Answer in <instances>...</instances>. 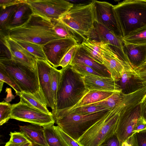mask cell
<instances>
[{"label":"cell","mask_w":146,"mask_h":146,"mask_svg":"<svg viewBox=\"0 0 146 146\" xmlns=\"http://www.w3.org/2000/svg\"><path fill=\"white\" fill-rule=\"evenodd\" d=\"M62 72L52 115L63 112L75 106L89 91L82 78L69 64L61 69Z\"/></svg>","instance_id":"cell-1"},{"label":"cell","mask_w":146,"mask_h":146,"mask_svg":"<svg viewBox=\"0 0 146 146\" xmlns=\"http://www.w3.org/2000/svg\"><path fill=\"white\" fill-rule=\"evenodd\" d=\"M7 31L6 35L16 42H30L42 46L62 38L56 34L51 21L33 13L23 24Z\"/></svg>","instance_id":"cell-2"},{"label":"cell","mask_w":146,"mask_h":146,"mask_svg":"<svg viewBox=\"0 0 146 146\" xmlns=\"http://www.w3.org/2000/svg\"><path fill=\"white\" fill-rule=\"evenodd\" d=\"M58 20L66 26L78 44L81 43L87 40L94 26L95 21L92 0L88 3L74 4Z\"/></svg>","instance_id":"cell-3"},{"label":"cell","mask_w":146,"mask_h":146,"mask_svg":"<svg viewBox=\"0 0 146 146\" xmlns=\"http://www.w3.org/2000/svg\"><path fill=\"white\" fill-rule=\"evenodd\" d=\"M129 98L128 95H125L121 103L111 109L80 138L78 143L82 146H101L112 136L115 132L120 112Z\"/></svg>","instance_id":"cell-4"},{"label":"cell","mask_w":146,"mask_h":146,"mask_svg":"<svg viewBox=\"0 0 146 146\" xmlns=\"http://www.w3.org/2000/svg\"><path fill=\"white\" fill-rule=\"evenodd\" d=\"M0 65L22 92L32 94L46 106L40 90L37 68L34 69L12 59L0 58Z\"/></svg>","instance_id":"cell-5"},{"label":"cell","mask_w":146,"mask_h":146,"mask_svg":"<svg viewBox=\"0 0 146 146\" xmlns=\"http://www.w3.org/2000/svg\"><path fill=\"white\" fill-rule=\"evenodd\" d=\"M123 38L146 26V0H126L113 5Z\"/></svg>","instance_id":"cell-6"},{"label":"cell","mask_w":146,"mask_h":146,"mask_svg":"<svg viewBox=\"0 0 146 146\" xmlns=\"http://www.w3.org/2000/svg\"><path fill=\"white\" fill-rule=\"evenodd\" d=\"M111 109L87 115L67 114L54 118L60 129L78 142L80 138L88 130L108 114Z\"/></svg>","instance_id":"cell-7"},{"label":"cell","mask_w":146,"mask_h":146,"mask_svg":"<svg viewBox=\"0 0 146 146\" xmlns=\"http://www.w3.org/2000/svg\"><path fill=\"white\" fill-rule=\"evenodd\" d=\"M26 3L33 14L51 22L59 20L74 5L64 0H29Z\"/></svg>","instance_id":"cell-8"},{"label":"cell","mask_w":146,"mask_h":146,"mask_svg":"<svg viewBox=\"0 0 146 146\" xmlns=\"http://www.w3.org/2000/svg\"><path fill=\"white\" fill-rule=\"evenodd\" d=\"M11 118L43 127L55 122L52 114L44 113L20 100L12 105Z\"/></svg>","instance_id":"cell-9"},{"label":"cell","mask_w":146,"mask_h":146,"mask_svg":"<svg viewBox=\"0 0 146 146\" xmlns=\"http://www.w3.org/2000/svg\"><path fill=\"white\" fill-rule=\"evenodd\" d=\"M87 40L107 44L115 52L120 59L129 63L124 52L123 37L117 35L103 25L95 21Z\"/></svg>","instance_id":"cell-10"},{"label":"cell","mask_w":146,"mask_h":146,"mask_svg":"<svg viewBox=\"0 0 146 146\" xmlns=\"http://www.w3.org/2000/svg\"><path fill=\"white\" fill-rule=\"evenodd\" d=\"M97 43L101 51L103 64L116 82L119 80L124 72L134 70L129 64L120 59L108 44L102 42H97Z\"/></svg>","instance_id":"cell-11"},{"label":"cell","mask_w":146,"mask_h":146,"mask_svg":"<svg viewBox=\"0 0 146 146\" xmlns=\"http://www.w3.org/2000/svg\"><path fill=\"white\" fill-rule=\"evenodd\" d=\"M92 1L95 21L104 26L117 35L123 37L113 9V5L106 1Z\"/></svg>","instance_id":"cell-12"},{"label":"cell","mask_w":146,"mask_h":146,"mask_svg":"<svg viewBox=\"0 0 146 146\" xmlns=\"http://www.w3.org/2000/svg\"><path fill=\"white\" fill-rule=\"evenodd\" d=\"M78 44V41L73 38H65L52 41L42 47L47 61L56 68L68 51Z\"/></svg>","instance_id":"cell-13"},{"label":"cell","mask_w":146,"mask_h":146,"mask_svg":"<svg viewBox=\"0 0 146 146\" xmlns=\"http://www.w3.org/2000/svg\"><path fill=\"white\" fill-rule=\"evenodd\" d=\"M36 67L41 92L47 107L53 111L55 105L52 93L50 78L52 66L46 60L36 59Z\"/></svg>","instance_id":"cell-14"},{"label":"cell","mask_w":146,"mask_h":146,"mask_svg":"<svg viewBox=\"0 0 146 146\" xmlns=\"http://www.w3.org/2000/svg\"><path fill=\"white\" fill-rule=\"evenodd\" d=\"M2 42L8 50L11 59L34 69H37L36 58L16 41L2 35Z\"/></svg>","instance_id":"cell-15"},{"label":"cell","mask_w":146,"mask_h":146,"mask_svg":"<svg viewBox=\"0 0 146 146\" xmlns=\"http://www.w3.org/2000/svg\"><path fill=\"white\" fill-rule=\"evenodd\" d=\"M82 78L86 88L89 90L121 92L120 86L111 77L89 75L83 76Z\"/></svg>","instance_id":"cell-16"},{"label":"cell","mask_w":146,"mask_h":146,"mask_svg":"<svg viewBox=\"0 0 146 146\" xmlns=\"http://www.w3.org/2000/svg\"><path fill=\"white\" fill-rule=\"evenodd\" d=\"M78 63L84 64L91 67L104 77H111L110 72L105 66L90 57L81 44H79L69 65Z\"/></svg>","instance_id":"cell-17"},{"label":"cell","mask_w":146,"mask_h":146,"mask_svg":"<svg viewBox=\"0 0 146 146\" xmlns=\"http://www.w3.org/2000/svg\"><path fill=\"white\" fill-rule=\"evenodd\" d=\"M123 48L129 62L134 70L145 63L146 44L136 45L123 42Z\"/></svg>","instance_id":"cell-18"},{"label":"cell","mask_w":146,"mask_h":146,"mask_svg":"<svg viewBox=\"0 0 146 146\" xmlns=\"http://www.w3.org/2000/svg\"><path fill=\"white\" fill-rule=\"evenodd\" d=\"M117 82L120 87L122 93L125 94H131L146 86L134 70L124 72Z\"/></svg>","instance_id":"cell-19"},{"label":"cell","mask_w":146,"mask_h":146,"mask_svg":"<svg viewBox=\"0 0 146 146\" xmlns=\"http://www.w3.org/2000/svg\"><path fill=\"white\" fill-rule=\"evenodd\" d=\"M20 129L33 145L48 146L45 139L43 126L31 124L20 126Z\"/></svg>","instance_id":"cell-20"},{"label":"cell","mask_w":146,"mask_h":146,"mask_svg":"<svg viewBox=\"0 0 146 146\" xmlns=\"http://www.w3.org/2000/svg\"><path fill=\"white\" fill-rule=\"evenodd\" d=\"M32 14L31 9L26 2L19 4L4 30H7L21 25Z\"/></svg>","instance_id":"cell-21"},{"label":"cell","mask_w":146,"mask_h":146,"mask_svg":"<svg viewBox=\"0 0 146 146\" xmlns=\"http://www.w3.org/2000/svg\"><path fill=\"white\" fill-rule=\"evenodd\" d=\"M114 92L95 90H90L75 106L67 110L101 101L107 98Z\"/></svg>","instance_id":"cell-22"},{"label":"cell","mask_w":146,"mask_h":146,"mask_svg":"<svg viewBox=\"0 0 146 146\" xmlns=\"http://www.w3.org/2000/svg\"><path fill=\"white\" fill-rule=\"evenodd\" d=\"M43 127L45 139L48 146H68L57 132L53 124Z\"/></svg>","instance_id":"cell-23"},{"label":"cell","mask_w":146,"mask_h":146,"mask_svg":"<svg viewBox=\"0 0 146 146\" xmlns=\"http://www.w3.org/2000/svg\"><path fill=\"white\" fill-rule=\"evenodd\" d=\"M123 42L136 45L146 44V26L135 30L123 38Z\"/></svg>","instance_id":"cell-24"},{"label":"cell","mask_w":146,"mask_h":146,"mask_svg":"<svg viewBox=\"0 0 146 146\" xmlns=\"http://www.w3.org/2000/svg\"><path fill=\"white\" fill-rule=\"evenodd\" d=\"M20 98V101L28 106L46 113L52 114L48 110L47 106L42 104L31 94L21 92L17 94Z\"/></svg>","instance_id":"cell-25"},{"label":"cell","mask_w":146,"mask_h":146,"mask_svg":"<svg viewBox=\"0 0 146 146\" xmlns=\"http://www.w3.org/2000/svg\"><path fill=\"white\" fill-rule=\"evenodd\" d=\"M108 109L97 106L93 104L80 106L63 112L53 115V117L67 114L87 115Z\"/></svg>","instance_id":"cell-26"},{"label":"cell","mask_w":146,"mask_h":146,"mask_svg":"<svg viewBox=\"0 0 146 146\" xmlns=\"http://www.w3.org/2000/svg\"><path fill=\"white\" fill-rule=\"evenodd\" d=\"M80 44L90 57L97 62L103 64L101 51L97 42L87 40Z\"/></svg>","instance_id":"cell-27"},{"label":"cell","mask_w":146,"mask_h":146,"mask_svg":"<svg viewBox=\"0 0 146 146\" xmlns=\"http://www.w3.org/2000/svg\"><path fill=\"white\" fill-rule=\"evenodd\" d=\"M125 95L121 92H114L107 98L93 104L107 109H111L122 102Z\"/></svg>","instance_id":"cell-28"},{"label":"cell","mask_w":146,"mask_h":146,"mask_svg":"<svg viewBox=\"0 0 146 146\" xmlns=\"http://www.w3.org/2000/svg\"><path fill=\"white\" fill-rule=\"evenodd\" d=\"M16 42L34 56L36 59L46 60L42 46L30 42L23 41Z\"/></svg>","instance_id":"cell-29"},{"label":"cell","mask_w":146,"mask_h":146,"mask_svg":"<svg viewBox=\"0 0 146 146\" xmlns=\"http://www.w3.org/2000/svg\"><path fill=\"white\" fill-rule=\"evenodd\" d=\"M61 69L58 70L52 66L50 73V78L51 90L55 106L56 103L57 94L61 78Z\"/></svg>","instance_id":"cell-30"},{"label":"cell","mask_w":146,"mask_h":146,"mask_svg":"<svg viewBox=\"0 0 146 146\" xmlns=\"http://www.w3.org/2000/svg\"><path fill=\"white\" fill-rule=\"evenodd\" d=\"M19 5L7 7L4 9H1L0 15L1 31L4 30Z\"/></svg>","instance_id":"cell-31"},{"label":"cell","mask_w":146,"mask_h":146,"mask_svg":"<svg viewBox=\"0 0 146 146\" xmlns=\"http://www.w3.org/2000/svg\"><path fill=\"white\" fill-rule=\"evenodd\" d=\"M70 65L73 70L83 76L94 75L104 77L91 67L84 64L75 63Z\"/></svg>","instance_id":"cell-32"},{"label":"cell","mask_w":146,"mask_h":146,"mask_svg":"<svg viewBox=\"0 0 146 146\" xmlns=\"http://www.w3.org/2000/svg\"><path fill=\"white\" fill-rule=\"evenodd\" d=\"M12 105L4 102L0 103V125L6 123L11 118Z\"/></svg>","instance_id":"cell-33"},{"label":"cell","mask_w":146,"mask_h":146,"mask_svg":"<svg viewBox=\"0 0 146 146\" xmlns=\"http://www.w3.org/2000/svg\"><path fill=\"white\" fill-rule=\"evenodd\" d=\"M52 22L54 25L55 32L61 38L70 37L75 39L66 26L61 22L57 20Z\"/></svg>","instance_id":"cell-34"},{"label":"cell","mask_w":146,"mask_h":146,"mask_svg":"<svg viewBox=\"0 0 146 146\" xmlns=\"http://www.w3.org/2000/svg\"><path fill=\"white\" fill-rule=\"evenodd\" d=\"M0 80L6 83L12 87L15 91L16 94L22 92L14 80L1 65H0Z\"/></svg>","instance_id":"cell-35"},{"label":"cell","mask_w":146,"mask_h":146,"mask_svg":"<svg viewBox=\"0 0 146 146\" xmlns=\"http://www.w3.org/2000/svg\"><path fill=\"white\" fill-rule=\"evenodd\" d=\"M129 139L132 146H146V129L135 133Z\"/></svg>","instance_id":"cell-36"},{"label":"cell","mask_w":146,"mask_h":146,"mask_svg":"<svg viewBox=\"0 0 146 146\" xmlns=\"http://www.w3.org/2000/svg\"><path fill=\"white\" fill-rule=\"evenodd\" d=\"M10 138L8 142L12 144H20L31 141L21 132H11Z\"/></svg>","instance_id":"cell-37"},{"label":"cell","mask_w":146,"mask_h":146,"mask_svg":"<svg viewBox=\"0 0 146 146\" xmlns=\"http://www.w3.org/2000/svg\"><path fill=\"white\" fill-rule=\"evenodd\" d=\"M79 44L72 47L63 57L59 65V66L64 68L68 66L70 63L73 55Z\"/></svg>","instance_id":"cell-38"},{"label":"cell","mask_w":146,"mask_h":146,"mask_svg":"<svg viewBox=\"0 0 146 146\" xmlns=\"http://www.w3.org/2000/svg\"><path fill=\"white\" fill-rule=\"evenodd\" d=\"M57 132L68 146H82L78 142L63 131L58 126H55Z\"/></svg>","instance_id":"cell-39"},{"label":"cell","mask_w":146,"mask_h":146,"mask_svg":"<svg viewBox=\"0 0 146 146\" xmlns=\"http://www.w3.org/2000/svg\"><path fill=\"white\" fill-rule=\"evenodd\" d=\"M26 0H0V6L2 9L15 5L26 3Z\"/></svg>","instance_id":"cell-40"},{"label":"cell","mask_w":146,"mask_h":146,"mask_svg":"<svg viewBox=\"0 0 146 146\" xmlns=\"http://www.w3.org/2000/svg\"><path fill=\"white\" fill-rule=\"evenodd\" d=\"M134 70L137 76L146 86V64Z\"/></svg>","instance_id":"cell-41"},{"label":"cell","mask_w":146,"mask_h":146,"mask_svg":"<svg viewBox=\"0 0 146 146\" xmlns=\"http://www.w3.org/2000/svg\"><path fill=\"white\" fill-rule=\"evenodd\" d=\"M101 146H122L115 133L105 141Z\"/></svg>","instance_id":"cell-42"},{"label":"cell","mask_w":146,"mask_h":146,"mask_svg":"<svg viewBox=\"0 0 146 146\" xmlns=\"http://www.w3.org/2000/svg\"><path fill=\"white\" fill-rule=\"evenodd\" d=\"M139 105L140 117L146 123V94L141 100Z\"/></svg>","instance_id":"cell-43"},{"label":"cell","mask_w":146,"mask_h":146,"mask_svg":"<svg viewBox=\"0 0 146 146\" xmlns=\"http://www.w3.org/2000/svg\"><path fill=\"white\" fill-rule=\"evenodd\" d=\"M146 129V123L141 118L137 121L133 131L134 134Z\"/></svg>","instance_id":"cell-44"},{"label":"cell","mask_w":146,"mask_h":146,"mask_svg":"<svg viewBox=\"0 0 146 146\" xmlns=\"http://www.w3.org/2000/svg\"><path fill=\"white\" fill-rule=\"evenodd\" d=\"M33 143L31 141L20 144H12L7 142L5 146H32Z\"/></svg>","instance_id":"cell-45"},{"label":"cell","mask_w":146,"mask_h":146,"mask_svg":"<svg viewBox=\"0 0 146 146\" xmlns=\"http://www.w3.org/2000/svg\"><path fill=\"white\" fill-rule=\"evenodd\" d=\"M4 82L0 80V92H1L2 89Z\"/></svg>","instance_id":"cell-46"},{"label":"cell","mask_w":146,"mask_h":146,"mask_svg":"<svg viewBox=\"0 0 146 146\" xmlns=\"http://www.w3.org/2000/svg\"><path fill=\"white\" fill-rule=\"evenodd\" d=\"M32 146H40L35 145H34L33 144V145Z\"/></svg>","instance_id":"cell-47"},{"label":"cell","mask_w":146,"mask_h":146,"mask_svg":"<svg viewBox=\"0 0 146 146\" xmlns=\"http://www.w3.org/2000/svg\"><path fill=\"white\" fill-rule=\"evenodd\" d=\"M145 64H146V62H145Z\"/></svg>","instance_id":"cell-48"}]
</instances>
